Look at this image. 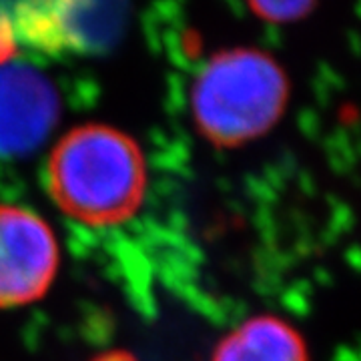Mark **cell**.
I'll return each instance as SVG.
<instances>
[{"instance_id": "7", "label": "cell", "mask_w": 361, "mask_h": 361, "mask_svg": "<svg viewBox=\"0 0 361 361\" xmlns=\"http://www.w3.org/2000/svg\"><path fill=\"white\" fill-rule=\"evenodd\" d=\"M251 13L269 25H291L315 8L317 0H247Z\"/></svg>"}, {"instance_id": "6", "label": "cell", "mask_w": 361, "mask_h": 361, "mask_svg": "<svg viewBox=\"0 0 361 361\" xmlns=\"http://www.w3.org/2000/svg\"><path fill=\"white\" fill-rule=\"evenodd\" d=\"M211 361H310V351L293 325L275 315H255L221 339Z\"/></svg>"}, {"instance_id": "4", "label": "cell", "mask_w": 361, "mask_h": 361, "mask_svg": "<svg viewBox=\"0 0 361 361\" xmlns=\"http://www.w3.org/2000/svg\"><path fill=\"white\" fill-rule=\"evenodd\" d=\"M59 263L61 247L49 221L28 207L0 203V310L42 299Z\"/></svg>"}, {"instance_id": "5", "label": "cell", "mask_w": 361, "mask_h": 361, "mask_svg": "<svg viewBox=\"0 0 361 361\" xmlns=\"http://www.w3.org/2000/svg\"><path fill=\"white\" fill-rule=\"evenodd\" d=\"M61 116V97L37 66L0 63V157L35 153L52 135Z\"/></svg>"}, {"instance_id": "3", "label": "cell", "mask_w": 361, "mask_h": 361, "mask_svg": "<svg viewBox=\"0 0 361 361\" xmlns=\"http://www.w3.org/2000/svg\"><path fill=\"white\" fill-rule=\"evenodd\" d=\"M121 0H16V39L32 51L87 54L103 51L121 30Z\"/></svg>"}, {"instance_id": "1", "label": "cell", "mask_w": 361, "mask_h": 361, "mask_svg": "<svg viewBox=\"0 0 361 361\" xmlns=\"http://www.w3.org/2000/svg\"><path fill=\"white\" fill-rule=\"evenodd\" d=\"M47 189L66 217L87 227L130 219L147 191L139 145L123 130L89 123L63 135L47 161Z\"/></svg>"}, {"instance_id": "2", "label": "cell", "mask_w": 361, "mask_h": 361, "mask_svg": "<svg viewBox=\"0 0 361 361\" xmlns=\"http://www.w3.org/2000/svg\"><path fill=\"white\" fill-rule=\"evenodd\" d=\"M289 77L265 51L239 47L215 54L191 87V116L217 147H241L267 135L289 103Z\"/></svg>"}]
</instances>
